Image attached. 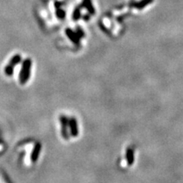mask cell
<instances>
[{
  "instance_id": "8992f818",
  "label": "cell",
  "mask_w": 183,
  "mask_h": 183,
  "mask_svg": "<svg viewBox=\"0 0 183 183\" xmlns=\"http://www.w3.org/2000/svg\"><path fill=\"white\" fill-rule=\"evenodd\" d=\"M14 68L15 67L12 66L11 65H6L5 67H4V74H5V76H13V74H14Z\"/></svg>"
},
{
  "instance_id": "7a4b0ae2",
  "label": "cell",
  "mask_w": 183,
  "mask_h": 183,
  "mask_svg": "<svg viewBox=\"0 0 183 183\" xmlns=\"http://www.w3.org/2000/svg\"><path fill=\"white\" fill-rule=\"evenodd\" d=\"M60 121L61 125V135L64 139H69V133H68V122L69 119L65 115H62L60 117Z\"/></svg>"
},
{
  "instance_id": "3957f363",
  "label": "cell",
  "mask_w": 183,
  "mask_h": 183,
  "mask_svg": "<svg viewBox=\"0 0 183 183\" xmlns=\"http://www.w3.org/2000/svg\"><path fill=\"white\" fill-rule=\"evenodd\" d=\"M41 150H42V144L40 143H35V145L33 146V148L32 150V153H31V160L32 163H35L38 159Z\"/></svg>"
},
{
  "instance_id": "6da1fadb",
  "label": "cell",
  "mask_w": 183,
  "mask_h": 183,
  "mask_svg": "<svg viewBox=\"0 0 183 183\" xmlns=\"http://www.w3.org/2000/svg\"><path fill=\"white\" fill-rule=\"evenodd\" d=\"M32 65V61L29 58L22 61L21 71L19 74V82L21 85H25L28 82L29 79L31 77Z\"/></svg>"
},
{
  "instance_id": "277c9868",
  "label": "cell",
  "mask_w": 183,
  "mask_h": 183,
  "mask_svg": "<svg viewBox=\"0 0 183 183\" xmlns=\"http://www.w3.org/2000/svg\"><path fill=\"white\" fill-rule=\"evenodd\" d=\"M68 126L70 128V132L72 137H76L78 134V126H77V121L76 120L71 117L69 119V122H68Z\"/></svg>"
},
{
  "instance_id": "5b68a950",
  "label": "cell",
  "mask_w": 183,
  "mask_h": 183,
  "mask_svg": "<svg viewBox=\"0 0 183 183\" xmlns=\"http://www.w3.org/2000/svg\"><path fill=\"white\" fill-rule=\"evenodd\" d=\"M21 62H22V57L20 55V54H15L12 57L10 60V65H11L12 66L15 67L17 65H19Z\"/></svg>"
}]
</instances>
